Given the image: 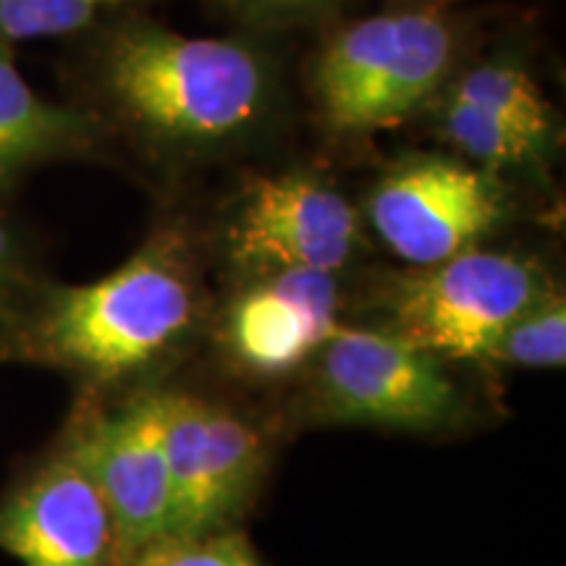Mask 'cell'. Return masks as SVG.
<instances>
[{"label": "cell", "mask_w": 566, "mask_h": 566, "mask_svg": "<svg viewBox=\"0 0 566 566\" xmlns=\"http://www.w3.org/2000/svg\"><path fill=\"white\" fill-rule=\"evenodd\" d=\"M485 363L509 367H562L566 363V302L556 289L525 310L495 338Z\"/></svg>", "instance_id": "cell-16"}, {"label": "cell", "mask_w": 566, "mask_h": 566, "mask_svg": "<svg viewBox=\"0 0 566 566\" xmlns=\"http://www.w3.org/2000/svg\"><path fill=\"white\" fill-rule=\"evenodd\" d=\"M174 537L237 530L263 485L268 438L250 417L210 396L158 388Z\"/></svg>", "instance_id": "cell-7"}, {"label": "cell", "mask_w": 566, "mask_h": 566, "mask_svg": "<svg viewBox=\"0 0 566 566\" xmlns=\"http://www.w3.org/2000/svg\"><path fill=\"white\" fill-rule=\"evenodd\" d=\"M449 95L475 105L495 122L504 124L551 153L556 142V116L541 84L516 55H491L459 76Z\"/></svg>", "instance_id": "cell-13"}, {"label": "cell", "mask_w": 566, "mask_h": 566, "mask_svg": "<svg viewBox=\"0 0 566 566\" xmlns=\"http://www.w3.org/2000/svg\"><path fill=\"white\" fill-rule=\"evenodd\" d=\"M142 0H0V45L80 34Z\"/></svg>", "instance_id": "cell-15"}, {"label": "cell", "mask_w": 566, "mask_h": 566, "mask_svg": "<svg viewBox=\"0 0 566 566\" xmlns=\"http://www.w3.org/2000/svg\"><path fill=\"white\" fill-rule=\"evenodd\" d=\"M310 365L307 399L325 422L428 433L464 417V396L446 363L384 325H342Z\"/></svg>", "instance_id": "cell-5"}, {"label": "cell", "mask_w": 566, "mask_h": 566, "mask_svg": "<svg viewBox=\"0 0 566 566\" xmlns=\"http://www.w3.org/2000/svg\"><path fill=\"white\" fill-rule=\"evenodd\" d=\"M346 0H226L239 19L254 27L307 24L342 9Z\"/></svg>", "instance_id": "cell-19"}, {"label": "cell", "mask_w": 566, "mask_h": 566, "mask_svg": "<svg viewBox=\"0 0 566 566\" xmlns=\"http://www.w3.org/2000/svg\"><path fill=\"white\" fill-rule=\"evenodd\" d=\"M334 273L279 271L244 275L221 315V349L250 378H286L315 359L342 328Z\"/></svg>", "instance_id": "cell-10"}, {"label": "cell", "mask_w": 566, "mask_h": 566, "mask_svg": "<svg viewBox=\"0 0 566 566\" xmlns=\"http://www.w3.org/2000/svg\"><path fill=\"white\" fill-rule=\"evenodd\" d=\"M202 317L192 247L179 229H158L103 279L30 296L0 331V352L71 373L101 391L171 363Z\"/></svg>", "instance_id": "cell-1"}, {"label": "cell", "mask_w": 566, "mask_h": 566, "mask_svg": "<svg viewBox=\"0 0 566 566\" xmlns=\"http://www.w3.org/2000/svg\"><path fill=\"white\" fill-rule=\"evenodd\" d=\"M454 61V24L433 6L378 13L346 27L317 55L315 103L334 132L391 129L441 95Z\"/></svg>", "instance_id": "cell-3"}, {"label": "cell", "mask_w": 566, "mask_h": 566, "mask_svg": "<svg viewBox=\"0 0 566 566\" xmlns=\"http://www.w3.org/2000/svg\"><path fill=\"white\" fill-rule=\"evenodd\" d=\"M129 566H263L239 530L202 537H171L145 548Z\"/></svg>", "instance_id": "cell-17"}, {"label": "cell", "mask_w": 566, "mask_h": 566, "mask_svg": "<svg viewBox=\"0 0 566 566\" xmlns=\"http://www.w3.org/2000/svg\"><path fill=\"white\" fill-rule=\"evenodd\" d=\"M551 292L554 281L535 258L472 247L386 283L384 328L441 363H480Z\"/></svg>", "instance_id": "cell-4"}, {"label": "cell", "mask_w": 566, "mask_h": 566, "mask_svg": "<svg viewBox=\"0 0 566 566\" xmlns=\"http://www.w3.org/2000/svg\"><path fill=\"white\" fill-rule=\"evenodd\" d=\"M61 446L84 467L108 506L124 566L174 537V499L163 449L158 388L105 407L87 388L66 422Z\"/></svg>", "instance_id": "cell-6"}, {"label": "cell", "mask_w": 566, "mask_h": 566, "mask_svg": "<svg viewBox=\"0 0 566 566\" xmlns=\"http://www.w3.org/2000/svg\"><path fill=\"white\" fill-rule=\"evenodd\" d=\"M97 84L145 145L179 158L242 145L279 105V76L260 48L192 38L145 17L105 32Z\"/></svg>", "instance_id": "cell-2"}, {"label": "cell", "mask_w": 566, "mask_h": 566, "mask_svg": "<svg viewBox=\"0 0 566 566\" xmlns=\"http://www.w3.org/2000/svg\"><path fill=\"white\" fill-rule=\"evenodd\" d=\"M438 129L464 160L499 176L504 171H537L548 158V153L533 142L449 92L438 111Z\"/></svg>", "instance_id": "cell-14"}, {"label": "cell", "mask_w": 566, "mask_h": 566, "mask_svg": "<svg viewBox=\"0 0 566 566\" xmlns=\"http://www.w3.org/2000/svg\"><path fill=\"white\" fill-rule=\"evenodd\" d=\"M30 268L27 252L13 226L0 218V331L17 321L30 302Z\"/></svg>", "instance_id": "cell-18"}, {"label": "cell", "mask_w": 566, "mask_h": 566, "mask_svg": "<svg viewBox=\"0 0 566 566\" xmlns=\"http://www.w3.org/2000/svg\"><path fill=\"white\" fill-rule=\"evenodd\" d=\"M509 216L499 174L449 155L394 163L367 197V221L396 258L428 268L480 247Z\"/></svg>", "instance_id": "cell-8"}, {"label": "cell", "mask_w": 566, "mask_h": 566, "mask_svg": "<svg viewBox=\"0 0 566 566\" xmlns=\"http://www.w3.org/2000/svg\"><path fill=\"white\" fill-rule=\"evenodd\" d=\"M363 242L354 205L313 171L254 179L223 226V254L239 273H338Z\"/></svg>", "instance_id": "cell-9"}, {"label": "cell", "mask_w": 566, "mask_h": 566, "mask_svg": "<svg viewBox=\"0 0 566 566\" xmlns=\"http://www.w3.org/2000/svg\"><path fill=\"white\" fill-rule=\"evenodd\" d=\"M0 551L24 566H124L103 495L61 443L0 499Z\"/></svg>", "instance_id": "cell-11"}, {"label": "cell", "mask_w": 566, "mask_h": 566, "mask_svg": "<svg viewBox=\"0 0 566 566\" xmlns=\"http://www.w3.org/2000/svg\"><path fill=\"white\" fill-rule=\"evenodd\" d=\"M97 142V118L59 105L19 74L9 45H0V197L32 168L87 153Z\"/></svg>", "instance_id": "cell-12"}]
</instances>
